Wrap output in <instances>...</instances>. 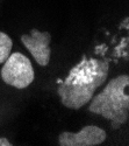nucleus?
I'll list each match as a JSON object with an SVG mask.
<instances>
[{"mask_svg":"<svg viewBox=\"0 0 129 146\" xmlns=\"http://www.w3.org/2000/svg\"><path fill=\"white\" fill-rule=\"evenodd\" d=\"M108 70V61L94 57L87 58L86 55H83L81 61L70 70L57 89L62 104L72 110H79L87 104L94 96L96 90L106 81Z\"/></svg>","mask_w":129,"mask_h":146,"instance_id":"f257e3e1","label":"nucleus"},{"mask_svg":"<svg viewBox=\"0 0 129 146\" xmlns=\"http://www.w3.org/2000/svg\"><path fill=\"white\" fill-rule=\"evenodd\" d=\"M129 76L120 75L108 82L105 89L91 98L88 110L111 120L113 130L120 129L129 118Z\"/></svg>","mask_w":129,"mask_h":146,"instance_id":"f03ea898","label":"nucleus"},{"mask_svg":"<svg viewBox=\"0 0 129 146\" xmlns=\"http://www.w3.org/2000/svg\"><path fill=\"white\" fill-rule=\"evenodd\" d=\"M35 77L30 60L23 54L12 53L4 62L1 69L3 81L18 89H25L33 83Z\"/></svg>","mask_w":129,"mask_h":146,"instance_id":"7ed1b4c3","label":"nucleus"},{"mask_svg":"<svg viewBox=\"0 0 129 146\" xmlns=\"http://www.w3.org/2000/svg\"><path fill=\"white\" fill-rule=\"evenodd\" d=\"M51 35L49 32H40L37 29H31L30 35H21V42L25 44V47L31 54L34 60L42 67H46L49 64L51 55V49L49 47Z\"/></svg>","mask_w":129,"mask_h":146,"instance_id":"20e7f679","label":"nucleus"},{"mask_svg":"<svg viewBox=\"0 0 129 146\" xmlns=\"http://www.w3.org/2000/svg\"><path fill=\"white\" fill-rule=\"evenodd\" d=\"M106 140V132L96 125L84 126L79 132H62L58 137L61 146H97Z\"/></svg>","mask_w":129,"mask_h":146,"instance_id":"39448f33","label":"nucleus"},{"mask_svg":"<svg viewBox=\"0 0 129 146\" xmlns=\"http://www.w3.org/2000/svg\"><path fill=\"white\" fill-rule=\"evenodd\" d=\"M12 46H13L12 39L6 33L0 32V64L4 63L10 55Z\"/></svg>","mask_w":129,"mask_h":146,"instance_id":"423d86ee","label":"nucleus"},{"mask_svg":"<svg viewBox=\"0 0 129 146\" xmlns=\"http://www.w3.org/2000/svg\"><path fill=\"white\" fill-rule=\"evenodd\" d=\"M10 141L7 139V138H0V146H10Z\"/></svg>","mask_w":129,"mask_h":146,"instance_id":"0eeeda50","label":"nucleus"},{"mask_svg":"<svg viewBox=\"0 0 129 146\" xmlns=\"http://www.w3.org/2000/svg\"><path fill=\"white\" fill-rule=\"evenodd\" d=\"M62 82H63V80H57V83H58V84H61Z\"/></svg>","mask_w":129,"mask_h":146,"instance_id":"6e6552de","label":"nucleus"}]
</instances>
